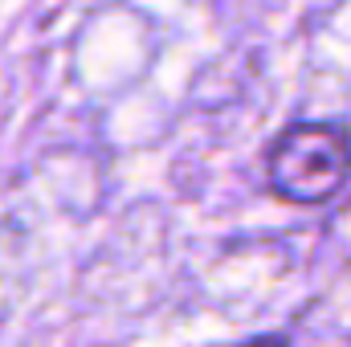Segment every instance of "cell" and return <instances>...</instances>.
Returning a JSON list of instances; mask_svg holds the SVG:
<instances>
[{
  "mask_svg": "<svg viewBox=\"0 0 351 347\" xmlns=\"http://www.w3.org/2000/svg\"><path fill=\"white\" fill-rule=\"evenodd\" d=\"M265 184L286 204H327L351 184V127L335 119L290 123L265 147Z\"/></svg>",
  "mask_w": 351,
  "mask_h": 347,
  "instance_id": "cell-1",
  "label": "cell"
},
{
  "mask_svg": "<svg viewBox=\"0 0 351 347\" xmlns=\"http://www.w3.org/2000/svg\"><path fill=\"white\" fill-rule=\"evenodd\" d=\"M229 347H290V339H286V335L265 331V335H254V339H245V344H229Z\"/></svg>",
  "mask_w": 351,
  "mask_h": 347,
  "instance_id": "cell-2",
  "label": "cell"
}]
</instances>
